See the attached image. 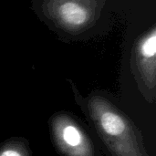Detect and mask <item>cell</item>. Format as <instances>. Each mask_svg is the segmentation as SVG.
<instances>
[{"label": "cell", "mask_w": 156, "mask_h": 156, "mask_svg": "<svg viewBox=\"0 0 156 156\" xmlns=\"http://www.w3.org/2000/svg\"><path fill=\"white\" fill-rule=\"evenodd\" d=\"M91 117L104 143L115 156H145L130 122L109 101L94 97L89 103Z\"/></svg>", "instance_id": "cell-1"}, {"label": "cell", "mask_w": 156, "mask_h": 156, "mask_svg": "<svg viewBox=\"0 0 156 156\" xmlns=\"http://www.w3.org/2000/svg\"><path fill=\"white\" fill-rule=\"evenodd\" d=\"M53 129L58 147L67 156H94L90 142L69 119H56Z\"/></svg>", "instance_id": "cell-3"}, {"label": "cell", "mask_w": 156, "mask_h": 156, "mask_svg": "<svg viewBox=\"0 0 156 156\" xmlns=\"http://www.w3.org/2000/svg\"><path fill=\"white\" fill-rule=\"evenodd\" d=\"M0 156H24L23 154L14 148H7L0 152Z\"/></svg>", "instance_id": "cell-5"}, {"label": "cell", "mask_w": 156, "mask_h": 156, "mask_svg": "<svg viewBox=\"0 0 156 156\" xmlns=\"http://www.w3.org/2000/svg\"><path fill=\"white\" fill-rule=\"evenodd\" d=\"M135 63L142 81L147 88L154 89L156 72L155 27L139 39L135 48Z\"/></svg>", "instance_id": "cell-4"}, {"label": "cell", "mask_w": 156, "mask_h": 156, "mask_svg": "<svg viewBox=\"0 0 156 156\" xmlns=\"http://www.w3.org/2000/svg\"><path fill=\"white\" fill-rule=\"evenodd\" d=\"M97 0H48V12L65 29L82 31L90 26L97 14Z\"/></svg>", "instance_id": "cell-2"}]
</instances>
